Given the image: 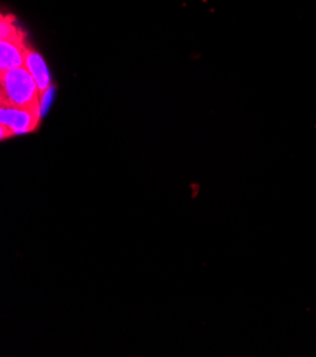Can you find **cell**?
I'll list each match as a JSON object with an SVG mask.
<instances>
[{
  "instance_id": "obj_1",
  "label": "cell",
  "mask_w": 316,
  "mask_h": 357,
  "mask_svg": "<svg viewBox=\"0 0 316 357\" xmlns=\"http://www.w3.org/2000/svg\"><path fill=\"white\" fill-rule=\"evenodd\" d=\"M0 86L9 105L42 116L39 87L24 66L0 73Z\"/></svg>"
},
{
  "instance_id": "obj_2",
  "label": "cell",
  "mask_w": 316,
  "mask_h": 357,
  "mask_svg": "<svg viewBox=\"0 0 316 357\" xmlns=\"http://www.w3.org/2000/svg\"><path fill=\"white\" fill-rule=\"evenodd\" d=\"M40 117V114L16 109L12 105H0V124L9 127L16 135L36 130Z\"/></svg>"
},
{
  "instance_id": "obj_3",
  "label": "cell",
  "mask_w": 316,
  "mask_h": 357,
  "mask_svg": "<svg viewBox=\"0 0 316 357\" xmlns=\"http://www.w3.org/2000/svg\"><path fill=\"white\" fill-rule=\"evenodd\" d=\"M24 67L29 70V73L31 75L34 82H36L39 87L40 98L47 96L52 91V80H50L49 68L46 66L45 59L38 52L29 49L26 53Z\"/></svg>"
},
{
  "instance_id": "obj_4",
  "label": "cell",
  "mask_w": 316,
  "mask_h": 357,
  "mask_svg": "<svg viewBox=\"0 0 316 357\" xmlns=\"http://www.w3.org/2000/svg\"><path fill=\"white\" fill-rule=\"evenodd\" d=\"M29 47L24 42L0 40V73L23 67Z\"/></svg>"
},
{
  "instance_id": "obj_5",
  "label": "cell",
  "mask_w": 316,
  "mask_h": 357,
  "mask_svg": "<svg viewBox=\"0 0 316 357\" xmlns=\"http://www.w3.org/2000/svg\"><path fill=\"white\" fill-rule=\"evenodd\" d=\"M0 40L24 42V33L12 15L0 13Z\"/></svg>"
},
{
  "instance_id": "obj_6",
  "label": "cell",
  "mask_w": 316,
  "mask_h": 357,
  "mask_svg": "<svg viewBox=\"0 0 316 357\" xmlns=\"http://www.w3.org/2000/svg\"><path fill=\"white\" fill-rule=\"evenodd\" d=\"M13 135H16V134H15L9 127L0 124V141L8 139V138H10V137H13Z\"/></svg>"
},
{
  "instance_id": "obj_7",
  "label": "cell",
  "mask_w": 316,
  "mask_h": 357,
  "mask_svg": "<svg viewBox=\"0 0 316 357\" xmlns=\"http://www.w3.org/2000/svg\"><path fill=\"white\" fill-rule=\"evenodd\" d=\"M0 105H9L8 100L5 98V94H3V90H2V86H0Z\"/></svg>"
}]
</instances>
